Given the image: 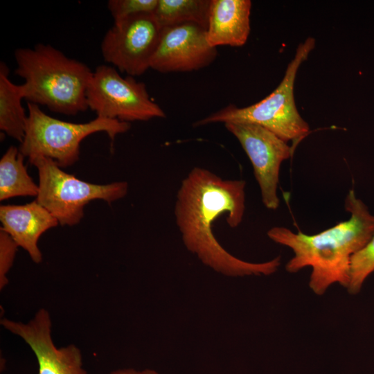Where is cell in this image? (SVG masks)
<instances>
[{
	"mask_svg": "<svg viewBox=\"0 0 374 374\" xmlns=\"http://www.w3.org/2000/svg\"><path fill=\"white\" fill-rule=\"evenodd\" d=\"M15 58V73L24 80L19 85L28 103L65 115L89 109L86 91L93 71L87 64L44 44L17 48Z\"/></svg>",
	"mask_w": 374,
	"mask_h": 374,
	"instance_id": "cell-3",
	"label": "cell"
},
{
	"mask_svg": "<svg viewBox=\"0 0 374 374\" xmlns=\"http://www.w3.org/2000/svg\"><path fill=\"white\" fill-rule=\"evenodd\" d=\"M159 0H109L107 2L108 9L114 21L130 16L153 13Z\"/></svg>",
	"mask_w": 374,
	"mask_h": 374,
	"instance_id": "cell-18",
	"label": "cell"
},
{
	"mask_svg": "<svg viewBox=\"0 0 374 374\" xmlns=\"http://www.w3.org/2000/svg\"><path fill=\"white\" fill-rule=\"evenodd\" d=\"M27 109L25 134L19 151L29 161L39 157H47L60 168L77 162L80 143L90 134L104 132L114 141L118 134L130 129L128 123L98 116L84 123L61 121L47 115L39 105L30 103H27Z\"/></svg>",
	"mask_w": 374,
	"mask_h": 374,
	"instance_id": "cell-5",
	"label": "cell"
},
{
	"mask_svg": "<svg viewBox=\"0 0 374 374\" xmlns=\"http://www.w3.org/2000/svg\"><path fill=\"white\" fill-rule=\"evenodd\" d=\"M211 0H159L153 15L162 28L184 24L206 30Z\"/></svg>",
	"mask_w": 374,
	"mask_h": 374,
	"instance_id": "cell-16",
	"label": "cell"
},
{
	"mask_svg": "<svg viewBox=\"0 0 374 374\" xmlns=\"http://www.w3.org/2000/svg\"><path fill=\"white\" fill-rule=\"evenodd\" d=\"M1 325L22 338L34 353L38 374H87L82 367L80 350L75 345L57 348L51 337V320L48 312L39 309L28 323L8 319Z\"/></svg>",
	"mask_w": 374,
	"mask_h": 374,
	"instance_id": "cell-11",
	"label": "cell"
},
{
	"mask_svg": "<svg viewBox=\"0 0 374 374\" xmlns=\"http://www.w3.org/2000/svg\"><path fill=\"white\" fill-rule=\"evenodd\" d=\"M206 29L184 24L162 29L150 68L160 73L199 70L215 60L217 48L209 45Z\"/></svg>",
	"mask_w": 374,
	"mask_h": 374,
	"instance_id": "cell-10",
	"label": "cell"
},
{
	"mask_svg": "<svg viewBox=\"0 0 374 374\" xmlns=\"http://www.w3.org/2000/svg\"><path fill=\"white\" fill-rule=\"evenodd\" d=\"M109 374H159L157 371L151 369L136 371L132 368L119 369L111 372Z\"/></svg>",
	"mask_w": 374,
	"mask_h": 374,
	"instance_id": "cell-20",
	"label": "cell"
},
{
	"mask_svg": "<svg viewBox=\"0 0 374 374\" xmlns=\"http://www.w3.org/2000/svg\"><path fill=\"white\" fill-rule=\"evenodd\" d=\"M101 42L104 60L129 76L141 75L150 68L162 28L153 13H142L114 21Z\"/></svg>",
	"mask_w": 374,
	"mask_h": 374,
	"instance_id": "cell-8",
	"label": "cell"
},
{
	"mask_svg": "<svg viewBox=\"0 0 374 374\" xmlns=\"http://www.w3.org/2000/svg\"><path fill=\"white\" fill-rule=\"evenodd\" d=\"M24 154L15 146H10L0 160V200L12 197H37L39 186L27 172Z\"/></svg>",
	"mask_w": 374,
	"mask_h": 374,
	"instance_id": "cell-15",
	"label": "cell"
},
{
	"mask_svg": "<svg viewBox=\"0 0 374 374\" xmlns=\"http://www.w3.org/2000/svg\"><path fill=\"white\" fill-rule=\"evenodd\" d=\"M29 162L37 168L39 175V193L35 200L62 226L78 224L84 216V206L93 200L110 204L127 193L126 181L95 184L65 172L50 158L39 157Z\"/></svg>",
	"mask_w": 374,
	"mask_h": 374,
	"instance_id": "cell-6",
	"label": "cell"
},
{
	"mask_svg": "<svg viewBox=\"0 0 374 374\" xmlns=\"http://www.w3.org/2000/svg\"><path fill=\"white\" fill-rule=\"evenodd\" d=\"M374 271V234L369 241L350 259L349 283L350 294L358 293L367 277Z\"/></svg>",
	"mask_w": 374,
	"mask_h": 374,
	"instance_id": "cell-17",
	"label": "cell"
},
{
	"mask_svg": "<svg viewBox=\"0 0 374 374\" xmlns=\"http://www.w3.org/2000/svg\"><path fill=\"white\" fill-rule=\"evenodd\" d=\"M1 229L7 233L18 247L26 250L32 260L39 263L42 254L38 247L40 236L59 224L58 221L36 200L24 205L0 206Z\"/></svg>",
	"mask_w": 374,
	"mask_h": 374,
	"instance_id": "cell-12",
	"label": "cell"
},
{
	"mask_svg": "<svg viewBox=\"0 0 374 374\" xmlns=\"http://www.w3.org/2000/svg\"><path fill=\"white\" fill-rule=\"evenodd\" d=\"M345 208L350 213L348 220L317 234L294 233L283 226H274L267 231L271 240L294 251V257L285 266L287 271L312 267L309 285L319 295L335 283L348 287L351 257L374 234V215L353 190L346 196Z\"/></svg>",
	"mask_w": 374,
	"mask_h": 374,
	"instance_id": "cell-2",
	"label": "cell"
},
{
	"mask_svg": "<svg viewBox=\"0 0 374 374\" xmlns=\"http://www.w3.org/2000/svg\"><path fill=\"white\" fill-rule=\"evenodd\" d=\"M250 0H211L206 30L209 45L239 47L250 33Z\"/></svg>",
	"mask_w": 374,
	"mask_h": 374,
	"instance_id": "cell-13",
	"label": "cell"
},
{
	"mask_svg": "<svg viewBox=\"0 0 374 374\" xmlns=\"http://www.w3.org/2000/svg\"><path fill=\"white\" fill-rule=\"evenodd\" d=\"M314 46L315 39L312 37L298 46L280 84L260 101L245 107L229 104L197 121L193 126L216 123H249L266 128L287 143L301 141L309 133L310 127L296 107L294 85L301 64L307 60Z\"/></svg>",
	"mask_w": 374,
	"mask_h": 374,
	"instance_id": "cell-4",
	"label": "cell"
},
{
	"mask_svg": "<svg viewBox=\"0 0 374 374\" xmlns=\"http://www.w3.org/2000/svg\"><path fill=\"white\" fill-rule=\"evenodd\" d=\"M86 98L88 108L98 117L128 123L165 118L161 107L150 97L143 82L132 76L122 77L108 65H100L92 72Z\"/></svg>",
	"mask_w": 374,
	"mask_h": 374,
	"instance_id": "cell-7",
	"label": "cell"
},
{
	"mask_svg": "<svg viewBox=\"0 0 374 374\" xmlns=\"http://www.w3.org/2000/svg\"><path fill=\"white\" fill-rule=\"evenodd\" d=\"M5 63L0 64V130L22 142L28 114L21 105L24 99L20 85L12 83Z\"/></svg>",
	"mask_w": 374,
	"mask_h": 374,
	"instance_id": "cell-14",
	"label": "cell"
},
{
	"mask_svg": "<svg viewBox=\"0 0 374 374\" xmlns=\"http://www.w3.org/2000/svg\"><path fill=\"white\" fill-rule=\"evenodd\" d=\"M226 129L239 141L248 156L260 189L265 206L278 208L277 195L281 163L288 159L292 148L287 143L266 128L249 123H226Z\"/></svg>",
	"mask_w": 374,
	"mask_h": 374,
	"instance_id": "cell-9",
	"label": "cell"
},
{
	"mask_svg": "<svg viewBox=\"0 0 374 374\" xmlns=\"http://www.w3.org/2000/svg\"><path fill=\"white\" fill-rule=\"evenodd\" d=\"M244 180L224 179L211 171L193 168L177 193L174 215L186 249L214 271L228 276L270 275L280 264V257L264 262L241 260L228 252L215 238L213 224L226 215L235 228L245 210Z\"/></svg>",
	"mask_w": 374,
	"mask_h": 374,
	"instance_id": "cell-1",
	"label": "cell"
},
{
	"mask_svg": "<svg viewBox=\"0 0 374 374\" xmlns=\"http://www.w3.org/2000/svg\"><path fill=\"white\" fill-rule=\"evenodd\" d=\"M17 244L5 231L0 229V287L8 283L6 274L12 265L17 250Z\"/></svg>",
	"mask_w": 374,
	"mask_h": 374,
	"instance_id": "cell-19",
	"label": "cell"
}]
</instances>
